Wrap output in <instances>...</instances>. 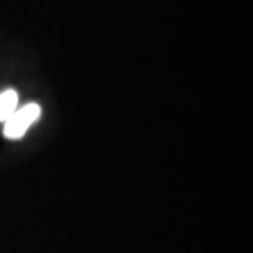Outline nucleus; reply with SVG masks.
<instances>
[{
    "label": "nucleus",
    "mask_w": 253,
    "mask_h": 253,
    "mask_svg": "<svg viewBox=\"0 0 253 253\" xmlns=\"http://www.w3.org/2000/svg\"><path fill=\"white\" fill-rule=\"evenodd\" d=\"M42 117V107L37 102H28L15 110L3 122V136L7 140H20Z\"/></svg>",
    "instance_id": "nucleus-1"
},
{
    "label": "nucleus",
    "mask_w": 253,
    "mask_h": 253,
    "mask_svg": "<svg viewBox=\"0 0 253 253\" xmlns=\"http://www.w3.org/2000/svg\"><path fill=\"white\" fill-rule=\"evenodd\" d=\"M18 109V92L15 89H5L0 92V122H5Z\"/></svg>",
    "instance_id": "nucleus-2"
}]
</instances>
